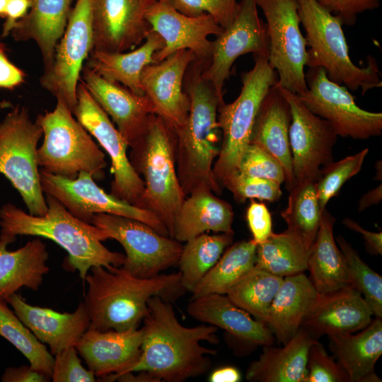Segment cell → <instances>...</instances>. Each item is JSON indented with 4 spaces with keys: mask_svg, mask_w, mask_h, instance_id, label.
I'll use <instances>...</instances> for the list:
<instances>
[{
    "mask_svg": "<svg viewBox=\"0 0 382 382\" xmlns=\"http://www.w3.org/2000/svg\"><path fill=\"white\" fill-rule=\"evenodd\" d=\"M143 319L139 359L131 371H145L162 381L182 382L207 373L210 355L216 350L201 345L218 344V328L212 325L186 327L175 315L172 302L154 296L148 301Z\"/></svg>",
    "mask_w": 382,
    "mask_h": 382,
    "instance_id": "cell-1",
    "label": "cell"
},
{
    "mask_svg": "<svg viewBox=\"0 0 382 382\" xmlns=\"http://www.w3.org/2000/svg\"><path fill=\"white\" fill-rule=\"evenodd\" d=\"M204 64V60L195 59L186 69L183 90L190 100L189 112L184 124L174 127L177 173L186 197L199 189L216 195L223 191L214 176L213 166L221 141L218 108L224 100L203 76Z\"/></svg>",
    "mask_w": 382,
    "mask_h": 382,
    "instance_id": "cell-2",
    "label": "cell"
},
{
    "mask_svg": "<svg viewBox=\"0 0 382 382\" xmlns=\"http://www.w3.org/2000/svg\"><path fill=\"white\" fill-rule=\"evenodd\" d=\"M84 280L88 289L84 304L88 329L119 332L137 329L148 311V301L154 296L173 302L185 290L180 272L159 274L150 278L133 276L122 267H92Z\"/></svg>",
    "mask_w": 382,
    "mask_h": 382,
    "instance_id": "cell-3",
    "label": "cell"
},
{
    "mask_svg": "<svg viewBox=\"0 0 382 382\" xmlns=\"http://www.w3.org/2000/svg\"><path fill=\"white\" fill-rule=\"evenodd\" d=\"M47 210L42 216L25 212L11 203L0 209V236L15 239L32 236L53 241L68 253V266L77 270L82 279L92 267H122L125 255L110 250L107 240L96 226L73 215L60 202L45 195Z\"/></svg>",
    "mask_w": 382,
    "mask_h": 382,
    "instance_id": "cell-4",
    "label": "cell"
},
{
    "mask_svg": "<svg viewBox=\"0 0 382 382\" xmlns=\"http://www.w3.org/2000/svg\"><path fill=\"white\" fill-rule=\"evenodd\" d=\"M175 150V128L153 113L129 155L132 166L144 183L139 208L156 214L170 238L175 216L186 198L177 173Z\"/></svg>",
    "mask_w": 382,
    "mask_h": 382,
    "instance_id": "cell-5",
    "label": "cell"
},
{
    "mask_svg": "<svg viewBox=\"0 0 382 382\" xmlns=\"http://www.w3.org/2000/svg\"><path fill=\"white\" fill-rule=\"evenodd\" d=\"M300 22L308 46V67L323 69L328 78L361 95L381 88V73L376 59L369 55L367 65L359 67L351 60L340 18L316 0H297Z\"/></svg>",
    "mask_w": 382,
    "mask_h": 382,
    "instance_id": "cell-6",
    "label": "cell"
},
{
    "mask_svg": "<svg viewBox=\"0 0 382 382\" xmlns=\"http://www.w3.org/2000/svg\"><path fill=\"white\" fill-rule=\"evenodd\" d=\"M35 122L43 133L37 151L41 170L69 179L81 172L90 173L94 180L104 178L105 154L62 98H57L53 110L38 115Z\"/></svg>",
    "mask_w": 382,
    "mask_h": 382,
    "instance_id": "cell-7",
    "label": "cell"
},
{
    "mask_svg": "<svg viewBox=\"0 0 382 382\" xmlns=\"http://www.w3.org/2000/svg\"><path fill=\"white\" fill-rule=\"evenodd\" d=\"M253 57V67L241 74L239 96L233 102L228 104L224 102L218 108L221 141L219 155L214 163L213 173L222 188L226 180L238 171L241 157L250 144L261 103L277 82L276 71L270 66L268 57Z\"/></svg>",
    "mask_w": 382,
    "mask_h": 382,
    "instance_id": "cell-8",
    "label": "cell"
},
{
    "mask_svg": "<svg viewBox=\"0 0 382 382\" xmlns=\"http://www.w3.org/2000/svg\"><path fill=\"white\" fill-rule=\"evenodd\" d=\"M42 135L25 106L16 105L0 123V173L18 192L29 214L36 216L47 210L37 158Z\"/></svg>",
    "mask_w": 382,
    "mask_h": 382,
    "instance_id": "cell-9",
    "label": "cell"
},
{
    "mask_svg": "<svg viewBox=\"0 0 382 382\" xmlns=\"http://www.w3.org/2000/svg\"><path fill=\"white\" fill-rule=\"evenodd\" d=\"M91 224L107 239H115L125 249L122 267L139 278H150L178 265L182 252L180 242L163 236L137 219L105 213L96 214Z\"/></svg>",
    "mask_w": 382,
    "mask_h": 382,
    "instance_id": "cell-10",
    "label": "cell"
},
{
    "mask_svg": "<svg viewBox=\"0 0 382 382\" xmlns=\"http://www.w3.org/2000/svg\"><path fill=\"white\" fill-rule=\"evenodd\" d=\"M266 19L268 62L277 74V83L301 94L307 89L304 66L308 54L299 25L297 0H255Z\"/></svg>",
    "mask_w": 382,
    "mask_h": 382,
    "instance_id": "cell-11",
    "label": "cell"
},
{
    "mask_svg": "<svg viewBox=\"0 0 382 382\" xmlns=\"http://www.w3.org/2000/svg\"><path fill=\"white\" fill-rule=\"evenodd\" d=\"M307 89L297 94L315 115L328 121L337 136L367 139L382 133V113L360 108L348 88L330 81L320 67L305 73Z\"/></svg>",
    "mask_w": 382,
    "mask_h": 382,
    "instance_id": "cell-12",
    "label": "cell"
},
{
    "mask_svg": "<svg viewBox=\"0 0 382 382\" xmlns=\"http://www.w3.org/2000/svg\"><path fill=\"white\" fill-rule=\"evenodd\" d=\"M40 177L43 193L57 199L81 221L91 224L93 216L99 213L118 215L140 221L169 236L165 224L156 214L107 193L87 172L69 179L40 170Z\"/></svg>",
    "mask_w": 382,
    "mask_h": 382,
    "instance_id": "cell-13",
    "label": "cell"
},
{
    "mask_svg": "<svg viewBox=\"0 0 382 382\" xmlns=\"http://www.w3.org/2000/svg\"><path fill=\"white\" fill-rule=\"evenodd\" d=\"M74 116L103 148L111 160L113 180L110 194L139 207L144 192V183L132 166L125 139L90 93L81 80L76 91Z\"/></svg>",
    "mask_w": 382,
    "mask_h": 382,
    "instance_id": "cell-14",
    "label": "cell"
},
{
    "mask_svg": "<svg viewBox=\"0 0 382 382\" xmlns=\"http://www.w3.org/2000/svg\"><path fill=\"white\" fill-rule=\"evenodd\" d=\"M93 49L92 0H77L58 42L50 69L43 73L42 88L62 98L73 113L83 63Z\"/></svg>",
    "mask_w": 382,
    "mask_h": 382,
    "instance_id": "cell-15",
    "label": "cell"
},
{
    "mask_svg": "<svg viewBox=\"0 0 382 382\" xmlns=\"http://www.w3.org/2000/svg\"><path fill=\"white\" fill-rule=\"evenodd\" d=\"M269 46L266 24L258 16L255 0H241L231 23L212 41L211 55L204 61L202 75L223 96L224 83L235 61L249 53L268 57Z\"/></svg>",
    "mask_w": 382,
    "mask_h": 382,
    "instance_id": "cell-16",
    "label": "cell"
},
{
    "mask_svg": "<svg viewBox=\"0 0 382 382\" xmlns=\"http://www.w3.org/2000/svg\"><path fill=\"white\" fill-rule=\"evenodd\" d=\"M277 85L291 109L289 137L294 184L304 180L316 183L322 168L333 161L337 135L330 123L313 113L297 94Z\"/></svg>",
    "mask_w": 382,
    "mask_h": 382,
    "instance_id": "cell-17",
    "label": "cell"
},
{
    "mask_svg": "<svg viewBox=\"0 0 382 382\" xmlns=\"http://www.w3.org/2000/svg\"><path fill=\"white\" fill-rule=\"evenodd\" d=\"M157 1L92 0V50L123 52L139 46L151 30L146 13Z\"/></svg>",
    "mask_w": 382,
    "mask_h": 382,
    "instance_id": "cell-18",
    "label": "cell"
},
{
    "mask_svg": "<svg viewBox=\"0 0 382 382\" xmlns=\"http://www.w3.org/2000/svg\"><path fill=\"white\" fill-rule=\"evenodd\" d=\"M146 18L164 42L163 47L154 54L156 63L180 50H190L198 59L208 61L212 51L208 36H217L224 30L211 15H185L170 0H158L147 11Z\"/></svg>",
    "mask_w": 382,
    "mask_h": 382,
    "instance_id": "cell-19",
    "label": "cell"
},
{
    "mask_svg": "<svg viewBox=\"0 0 382 382\" xmlns=\"http://www.w3.org/2000/svg\"><path fill=\"white\" fill-rule=\"evenodd\" d=\"M195 59L191 50H180L147 65L141 74V84L154 114L173 127L183 125L189 112L190 100L183 90V80L187 66Z\"/></svg>",
    "mask_w": 382,
    "mask_h": 382,
    "instance_id": "cell-20",
    "label": "cell"
},
{
    "mask_svg": "<svg viewBox=\"0 0 382 382\" xmlns=\"http://www.w3.org/2000/svg\"><path fill=\"white\" fill-rule=\"evenodd\" d=\"M142 339L141 328L123 332L88 329L75 348L96 377L113 381L138 362Z\"/></svg>",
    "mask_w": 382,
    "mask_h": 382,
    "instance_id": "cell-21",
    "label": "cell"
},
{
    "mask_svg": "<svg viewBox=\"0 0 382 382\" xmlns=\"http://www.w3.org/2000/svg\"><path fill=\"white\" fill-rule=\"evenodd\" d=\"M81 72L86 88L111 117L129 147H132L144 132L149 115L154 114L149 98L105 80L86 65Z\"/></svg>",
    "mask_w": 382,
    "mask_h": 382,
    "instance_id": "cell-22",
    "label": "cell"
},
{
    "mask_svg": "<svg viewBox=\"0 0 382 382\" xmlns=\"http://www.w3.org/2000/svg\"><path fill=\"white\" fill-rule=\"evenodd\" d=\"M373 316L360 292L350 286L320 294L302 320L300 328L318 340L325 335L354 333L361 330L371 322Z\"/></svg>",
    "mask_w": 382,
    "mask_h": 382,
    "instance_id": "cell-23",
    "label": "cell"
},
{
    "mask_svg": "<svg viewBox=\"0 0 382 382\" xmlns=\"http://www.w3.org/2000/svg\"><path fill=\"white\" fill-rule=\"evenodd\" d=\"M6 301L35 336L49 346L52 355L64 349L75 347L89 328L90 319L83 301L73 313H59L49 308L30 305L17 293L9 296Z\"/></svg>",
    "mask_w": 382,
    "mask_h": 382,
    "instance_id": "cell-24",
    "label": "cell"
},
{
    "mask_svg": "<svg viewBox=\"0 0 382 382\" xmlns=\"http://www.w3.org/2000/svg\"><path fill=\"white\" fill-rule=\"evenodd\" d=\"M291 121L290 106L276 83L261 103L250 144L260 146L279 162L285 173L284 183L288 191L294 185L289 137Z\"/></svg>",
    "mask_w": 382,
    "mask_h": 382,
    "instance_id": "cell-25",
    "label": "cell"
},
{
    "mask_svg": "<svg viewBox=\"0 0 382 382\" xmlns=\"http://www.w3.org/2000/svg\"><path fill=\"white\" fill-rule=\"evenodd\" d=\"M187 312L194 319L220 328L243 342L262 346L274 344L275 338L267 326L236 306L226 294L190 299Z\"/></svg>",
    "mask_w": 382,
    "mask_h": 382,
    "instance_id": "cell-26",
    "label": "cell"
},
{
    "mask_svg": "<svg viewBox=\"0 0 382 382\" xmlns=\"http://www.w3.org/2000/svg\"><path fill=\"white\" fill-rule=\"evenodd\" d=\"M26 15L11 32L16 41H34L42 57L44 73L52 64L57 45L64 34L71 11V0H30Z\"/></svg>",
    "mask_w": 382,
    "mask_h": 382,
    "instance_id": "cell-27",
    "label": "cell"
},
{
    "mask_svg": "<svg viewBox=\"0 0 382 382\" xmlns=\"http://www.w3.org/2000/svg\"><path fill=\"white\" fill-rule=\"evenodd\" d=\"M329 347L337 362L347 373L349 382H381L375 364L382 354L381 318L357 333L328 335Z\"/></svg>",
    "mask_w": 382,
    "mask_h": 382,
    "instance_id": "cell-28",
    "label": "cell"
},
{
    "mask_svg": "<svg viewBox=\"0 0 382 382\" xmlns=\"http://www.w3.org/2000/svg\"><path fill=\"white\" fill-rule=\"evenodd\" d=\"M233 211L210 190L199 189L186 197L178 211L171 238L185 242L208 231L233 235Z\"/></svg>",
    "mask_w": 382,
    "mask_h": 382,
    "instance_id": "cell-29",
    "label": "cell"
},
{
    "mask_svg": "<svg viewBox=\"0 0 382 382\" xmlns=\"http://www.w3.org/2000/svg\"><path fill=\"white\" fill-rule=\"evenodd\" d=\"M318 342L299 328L283 347L263 346L259 358L248 367L245 378L252 382H305L310 347Z\"/></svg>",
    "mask_w": 382,
    "mask_h": 382,
    "instance_id": "cell-30",
    "label": "cell"
},
{
    "mask_svg": "<svg viewBox=\"0 0 382 382\" xmlns=\"http://www.w3.org/2000/svg\"><path fill=\"white\" fill-rule=\"evenodd\" d=\"M319 296L303 272L283 277L265 323L274 338L286 344L299 329L302 320Z\"/></svg>",
    "mask_w": 382,
    "mask_h": 382,
    "instance_id": "cell-31",
    "label": "cell"
},
{
    "mask_svg": "<svg viewBox=\"0 0 382 382\" xmlns=\"http://www.w3.org/2000/svg\"><path fill=\"white\" fill-rule=\"evenodd\" d=\"M15 239L0 236V299H6L22 287L37 291L49 271V254L40 238L29 241L16 250H7Z\"/></svg>",
    "mask_w": 382,
    "mask_h": 382,
    "instance_id": "cell-32",
    "label": "cell"
},
{
    "mask_svg": "<svg viewBox=\"0 0 382 382\" xmlns=\"http://www.w3.org/2000/svg\"><path fill=\"white\" fill-rule=\"evenodd\" d=\"M163 46V39L151 30L144 41L129 52L92 50L86 65L105 80L118 83L137 95H144L141 71L147 65L156 63L154 54Z\"/></svg>",
    "mask_w": 382,
    "mask_h": 382,
    "instance_id": "cell-33",
    "label": "cell"
},
{
    "mask_svg": "<svg viewBox=\"0 0 382 382\" xmlns=\"http://www.w3.org/2000/svg\"><path fill=\"white\" fill-rule=\"evenodd\" d=\"M335 221L325 208L308 260L309 279L320 294L352 286L345 258L333 236Z\"/></svg>",
    "mask_w": 382,
    "mask_h": 382,
    "instance_id": "cell-34",
    "label": "cell"
},
{
    "mask_svg": "<svg viewBox=\"0 0 382 382\" xmlns=\"http://www.w3.org/2000/svg\"><path fill=\"white\" fill-rule=\"evenodd\" d=\"M313 244L288 229L272 234L257 245L255 267L284 277L303 272Z\"/></svg>",
    "mask_w": 382,
    "mask_h": 382,
    "instance_id": "cell-35",
    "label": "cell"
},
{
    "mask_svg": "<svg viewBox=\"0 0 382 382\" xmlns=\"http://www.w3.org/2000/svg\"><path fill=\"white\" fill-rule=\"evenodd\" d=\"M257 244L252 239L235 243L201 279L191 299L209 294H226L255 265Z\"/></svg>",
    "mask_w": 382,
    "mask_h": 382,
    "instance_id": "cell-36",
    "label": "cell"
},
{
    "mask_svg": "<svg viewBox=\"0 0 382 382\" xmlns=\"http://www.w3.org/2000/svg\"><path fill=\"white\" fill-rule=\"evenodd\" d=\"M233 237V235L224 233H204L185 241L178 263L180 284L185 291H193L232 243Z\"/></svg>",
    "mask_w": 382,
    "mask_h": 382,
    "instance_id": "cell-37",
    "label": "cell"
},
{
    "mask_svg": "<svg viewBox=\"0 0 382 382\" xmlns=\"http://www.w3.org/2000/svg\"><path fill=\"white\" fill-rule=\"evenodd\" d=\"M283 277L254 267L226 294L238 307L265 324L268 311Z\"/></svg>",
    "mask_w": 382,
    "mask_h": 382,
    "instance_id": "cell-38",
    "label": "cell"
},
{
    "mask_svg": "<svg viewBox=\"0 0 382 382\" xmlns=\"http://www.w3.org/2000/svg\"><path fill=\"white\" fill-rule=\"evenodd\" d=\"M0 336L11 343L28 360L30 367L51 379L54 357L7 306L0 299Z\"/></svg>",
    "mask_w": 382,
    "mask_h": 382,
    "instance_id": "cell-39",
    "label": "cell"
},
{
    "mask_svg": "<svg viewBox=\"0 0 382 382\" xmlns=\"http://www.w3.org/2000/svg\"><path fill=\"white\" fill-rule=\"evenodd\" d=\"M289 192L287 206L281 212L287 225L286 229L313 244L323 211L318 204L315 183L297 182Z\"/></svg>",
    "mask_w": 382,
    "mask_h": 382,
    "instance_id": "cell-40",
    "label": "cell"
},
{
    "mask_svg": "<svg viewBox=\"0 0 382 382\" xmlns=\"http://www.w3.org/2000/svg\"><path fill=\"white\" fill-rule=\"evenodd\" d=\"M345 258L352 286L360 292L373 315L382 317V277L370 268L342 236L335 238Z\"/></svg>",
    "mask_w": 382,
    "mask_h": 382,
    "instance_id": "cell-41",
    "label": "cell"
},
{
    "mask_svg": "<svg viewBox=\"0 0 382 382\" xmlns=\"http://www.w3.org/2000/svg\"><path fill=\"white\" fill-rule=\"evenodd\" d=\"M368 153L369 149L366 148L322 168L320 178L315 183L321 210L325 208L331 198L337 195L345 182L361 170Z\"/></svg>",
    "mask_w": 382,
    "mask_h": 382,
    "instance_id": "cell-42",
    "label": "cell"
},
{
    "mask_svg": "<svg viewBox=\"0 0 382 382\" xmlns=\"http://www.w3.org/2000/svg\"><path fill=\"white\" fill-rule=\"evenodd\" d=\"M280 185L270 180L246 175L237 171L226 180L223 188L229 190L238 203H243L247 199L274 202L282 195Z\"/></svg>",
    "mask_w": 382,
    "mask_h": 382,
    "instance_id": "cell-43",
    "label": "cell"
},
{
    "mask_svg": "<svg viewBox=\"0 0 382 382\" xmlns=\"http://www.w3.org/2000/svg\"><path fill=\"white\" fill-rule=\"evenodd\" d=\"M238 172L252 177L265 178L282 184L285 173L279 162L265 149L249 144L238 166Z\"/></svg>",
    "mask_w": 382,
    "mask_h": 382,
    "instance_id": "cell-44",
    "label": "cell"
},
{
    "mask_svg": "<svg viewBox=\"0 0 382 382\" xmlns=\"http://www.w3.org/2000/svg\"><path fill=\"white\" fill-rule=\"evenodd\" d=\"M173 7L180 13L197 16L203 13L211 15L223 28L233 21L238 7L237 0H170Z\"/></svg>",
    "mask_w": 382,
    "mask_h": 382,
    "instance_id": "cell-45",
    "label": "cell"
},
{
    "mask_svg": "<svg viewBox=\"0 0 382 382\" xmlns=\"http://www.w3.org/2000/svg\"><path fill=\"white\" fill-rule=\"evenodd\" d=\"M306 368L305 382H349L347 373L318 341L309 349Z\"/></svg>",
    "mask_w": 382,
    "mask_h": 382,
    "instance_id": "cell-46",
    "label": "cell"
},
{
    "mask_svg": "<svg viewBox=\"0 0 382 382\" xmlns=\"http://www.w3.org/2000/svg\"><path fill=\"white\" fill-rule=\"evenodd\" d=\"M51 379L53 382H95L96 376L85 369L75 347L64 349L54 357Z\"/></svg>",
    "mask_w": 382,
    "mask_h": 382,
    "instance_id": "cell-47",
    "label": "cell"
},
{
    "mask_svg": "<svg viewBox=\"0 0 382 382\" xmlns=\"http://www.w3.org/2000/svg\"><path fill=\"white\" fill-rule=\"evenodd\" d=\"M330 13L338 16L342 23L354 25L358 14L373 11L380 6V0H316Z\"/></svg>",
    "mask_w": 382,
    "mask_h": 382,
    "instance_id": "cell-48",
    "label": "cell"
},
{
    "mask_svg": "<svg viewBox=\"0 0 382 382\" xmlns=\"http://www.w3.org/2000/svg\"><path fill=\"white\" fill-rule=\"evenodd\" d=\"M246 219L253 235V240L258 245L264 242L273 232L271 214L263 203L252 201Z\"/></svg>",
    "mask_w": 382,
    "mask_h": 382,
    "instance_id": "cell-49",
    "label": "cell"
},
{
    "mask_svg": "<svg viewBox=\"0 0 382 382\" xmlns=\"http://www.w3.org/2000/svg\"><path fill=\"white\" fill-rule=\"evenodd\" d=\"M25 74L8 58L5 47L0 42V88L14 89L25 81Z\"/></svg>",
    "mask_w": 382,
    "mask_h": 382,
    "instance_id": "cell-50",
    "label": "cell"
},
{
    "mask_svg": "<svg viewBox=\"0 0 382 382\" xmlns=\"http://www.w3.org/2000/svg\"><path fill=\"white\" fill-rule=\"evenodd\" d=\"M30 6V0L8 1L1 37H5L11 33L16 23L26 15Z\"/></svg>",
    "mask_w": 382,
    "mask_h": 382,
    "instance_id": "cell-51",
    "label": "cell"
},
{
    "mask_svg": "<svg viewBox=\"0 0 382 382\" xmlns=\"http://www.w3.org/2000/svg\"><path fill=\"white\" fill-rule=\"evenodd\" d=\"M50 378L33 370L30 366L8 367L1 376L2 382H47Z\"/></svg>",
    "mask_w": 382,
    "mask_h": 382,
    "instance_id": "cell-52",
    "label": "cell"
},
{
    "mask_svg": "<svg viewBox=\"0 0 382 382\" xmlns=\"http://www.w3.org/2000/svg\"><path fill=\"white\" fill-rule=\"evenodd\" d=\"M343 224L349 229L358 232L363 236L366 246L369 251L374 254H382V233L372 232L362 228L358 223L354 220L345 218Z\"/></svg>",
    "mask_w": 382,
    "mask_h": 382,
    "instance_id": "cell-53",
    "label": "cell"
},
{
    "mask_svg": "<svg viewBox=\"0 0 382 382\" xmlns=\"http://www.w3.org/2000/svg\"><path fill=\"white\" fill-rule=\"evenodd\" d=\"M241 375L233 366H224L214 370L209 376L210 382H238Z\"/></svg>",
    "mask_w": 382,
    "mask_h": 382,
    "instance_id": "cell-54",
    "label": "cell"
},
{
    "mask_svg": "<svg viewBox=\"0 0 382 382\" xmlns=\"http://www.w3.org/2000/svg\"><path fill=\"white\" fill-rule=\"evenodd\" d=\"M382 199V185L365 193L359 199L358 209L361 212L368 207L380 203Z\"/></svg>",
    "mask_w": 382,
    "mask_h": 382,
    "instance_id": "cell-55",
    "label": "cell"
},
{
    "mask_svg": "<svg viewBox=\"0 0 382 382\" xmlns=\"http://www.w3.org/2000/svg\"><path fill=\"white\" fill-rule=\"evenodd\" d=\"M138 374H133L132 371L119 375L114 378V381H129V382H161L154 375L145 371H136Z\"/></svg>",
    "mask_w": 382,
    "mask_h": 382,
    "instance_id": "cell-56",
    "label": "cell"
},
{
    "mask_svg": "<svg viewBox=\"0 0 382 382\" xmlns=\"http://www.w3.org/2000/svg\"><path fill=\"white\" fill-rule=\"evenodd\" d=\"M8 0H0V18H5L6 8Z\"/></svg>",
    "mask_w": 382,
    "mask_h": 382,
    "instance_id": "cell-57",
    "label": "cell"
}]
</instances>
